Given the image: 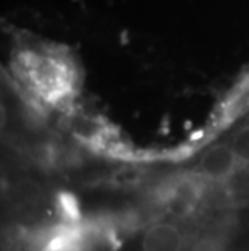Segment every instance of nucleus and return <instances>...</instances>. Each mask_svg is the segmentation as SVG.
Listing matches in <instances>:
<instances>
[{
	"instance_id": "obj_1",
	"label": "nucleus",
	"mask_w": 249,
	"mask_h": 251,
	"mask_svg": "<svg viewBox=\"0 0 249 251\" xmlns=\"http://www.w3.org/2000/svg\"><path fill=\"white\" fill-rule=\"evenodd\" d=\"M183 233L178 226L170 222H156L142 237V251H181Z\"/></svg>"
}]
</instances>
